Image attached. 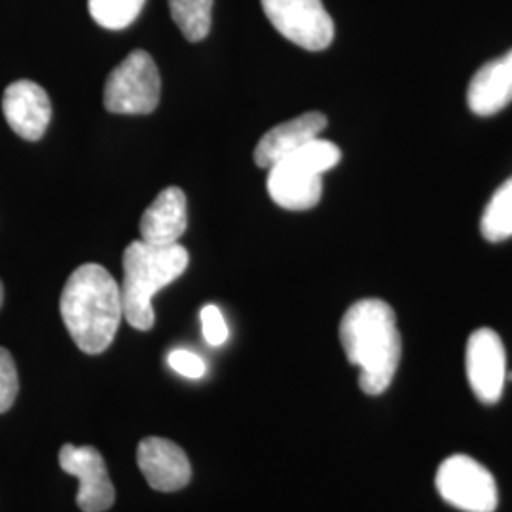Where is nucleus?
I'll use <instances>...</instances> for the list:
<instances>
[{
  "instance_id": "obj_4",
  "label": "nucleus",
  "mask_w": 512,
  "mask_h": 512,
  "mask_svg": "<svg viewBox=\"0 0 512 512\" xmlns=\"http://www.w3.org/2000/svg\"><path fill=\"white\" fill-rule=\"evenodd\" d=\"M340 158L342 152L334 143L313 139L268 169L270 198L289 211L313 209L323 196V173L338 164Z\"/></svg>"
},
{
  "instance_id": "obj_6",
  "label": "nucleus",
  "mask_w": 512,
  "mask_h": 512,
  "mask_svg": "<svg viewBox=\"0 0 512 512\" xmlns=\"http://www.w3.org/2000/svg\"><path fill=\"white\" fill-rule=\"evenodd\" d=\"M440 497L463 512H494L499 503L494 475L469 456H452L440 463L435 476Z\"/></svg>"
},
{
  "instance_id": "obj_9",
  "label": "nucleus",
  "mask_w": 512,
  "mask_h": 512,
  "mask_svg": "<svg viewBox=\"0 0 512 512\" xmlns=\"http://www.w3.org/2000/svg\"><path fill=\"white\" fill-rule=\"evenodd\" d=\"M59 465L65 473L78 478L76 503L82 512H105L114 505L116 492L97 448L65 444L59 452Z\"/></svg>"
},
{
  "instance_id": "obj_12",
  "label": "nucleus",
  "mask_w": 512,
  "mask_h": 512,
  "mask_svg": "<svg viewBox=\"0 0 512 512\" xmlns=\"http://www.w3.org/2000/svg\"><path fill=\"white\" fill-rule=\"evenodd\" d=\"M329 120L323 112H306L289 122L270 129L255 148V162L262 169H270L289 158L298 148L308 145L327 128Z\"/></svg>"
},
{
  "instance_id": "obj_1",
  "label": "nucleus",
  "mask_w": 512,
  "mask_h": 512,
  "mask_svg": "<svg viewBox=\"0 0 512 512\" xmlns=\"http://www.w3.org/2000/svg\"><path fill=\"white\" fill-rule=\"evenodd\" d=\"M340 342L351 365L359 368L366 395H382L401 363L403 342L393 308L378 298H365L349 308L340 323Z\"/></svg>"
},
{
  "instance_id": "obj_20",
  "label": "nucleus",
  "mask_w": 512,
  "mask_h": 512,
  "mask_svg": "<svg viewBox=\"0 0 512 512\" xmlns=\"http://www.w3.org/2000/svg\"><path fill=\"white\" fill-rule=\"evenodd\" d=\"M167 363L184 378H194V380L202 378L205 370H207L202 357L192 353V351H188V349H175V351H171L169 357H167Z\"/></svg>"
},
{
  "instance_id": "obj_3",
  "label": "nucleus",
  "mask_w": 512,
  "mask_h": 512,
  "mask_svg": "<svg viewBox=\"0 0 512 512\" xmlns=\"http://www.w3.org/2000/svg\"><path fill=\"white\" fill-rule=\"evenodd\" d=\"M188 268V251L181 243L150 245L139 239L124 253V281L120 285L124 317L133 329L154 327L152 298Z\"/></svg>"
},
{
  "instance_id": "obj_7",
  "label": "nucleus",
  "mask_w": 512,
  "mask_h": 512,
  "mask_svg": "<svg viewBox=\"0 0 512 512\" xmlns=\"http://www.w3.org/2000/svg\"><path fill=\"white\" fill-rule=\"evenodd\" d=\"M262 10L283 37L308 52L332 44L334 23L321 0H262Z\"/></svg>"
},
{
  "instance_id": "obj_13",
  "label": "nucleus",
  "mask_w": 512,
  "mask_h": 512,
  "mask_svg": "<svg viewBox=\"0 0 512 512\" xmlns=\"http://www.w3.org/2000/svg\"><path fill=\"white\" fill-rule=\"evenodd\" d=\"M511 103L512 50H509L476 71L467 90V105L476 116H492Z\"/></svg>"
},
{
  "instance_id": "obj_10",
  "label": "nucleus",
  "mask_w": 512,
  "mask_h": 512,
  "mask_svg": "<svg viewBox=\"0 0 512 512\" xmlns=\"http://www.w3.org/2000/svg\"><path fill=\"white\" fill-rule=\"evenodd\" d=\"M8 126L25 141H38L52 120V103L46 90L31 80L10 84L2 97Z\"/></svg>"
},
{
  "instance_id": "obj_2",
  "label": "nucleus",
  "mask_w": 512,
  "mask_h": 512,
  "mask_svg": "<svg viewBox=\"0 0 512 512\" xmlns=\"http://www.w3.org/2000/svg\"><path fill=\"white\" fill-rule=\"evenodd\" d=\"M59 310L74 344L99 355L112 344L124 317L120 285L103 266L82 264L67 279Z\"/></svg>"
},
{
  "instance_id": "obj_14",
  "label": "nucleus",
  "mask_w": 512,
  "mask_h": 512,
  "mask_svg": "<svg viewBox=\"0 0 512 512\" xmlns=\"http://www.w3.org/2000/svg\"><path fill=\"white\" fill-rule=\"evenodd\" d=\"M188 226L186 196L177 186H169L150 203L141 219V236L150 245H175Z\"/></svg>"
},
{
  "instance_id": "obj_19",
  "label": "nucleus",
  "mask_w": 512,
  "mask_h": 512,
  "mask_svg": "<svg viewBox=\"0 0 512 512\" xmlns=\"http://www.w3.org/2000/svg\"><path fill=\"white\" fill-rule=\"evenodd\" d=\"M202 325L203 336H205L209 346L217 348V346H222L228 340V325L224 321L222 311L217 306L209 304V306L203 308Z\"/></svg>"
},
{
  "instance_id": "obj_17",
  "label": "nucleus",
  "mask_w": 512,
  "mask_h": 512,
  "mask_svg": "<svg viewBox=\"0 0 512 512\" xmlns=\"http://www.w3.org/2000/svg\"><path fill=\"white\" fill-rule=\"evenodd\" d=\"M145 0H88L93 21L110 31L129 27L139 18Z\"/></svg>"
},
{
  "instance_id": "obj_5",
  "label": "nucleus",
  "mask_w": 512,
  "mask_h": 512,
  "mask_svg": "<svg viewBox=\"0 0 512 512\" xmlns=\"http://www.w3.org/2000/svg\"><path fill=\"white\" fill-rule=\"evenodd\" d=\"M162 78L160 71L145 50H135L112 69L103 101L105 109L114 114H150L160 103Z\"/></svg>"
},
{
  "instance_id": "obj_15",
  "label": "nucleus",
  "mask_w": 512,
  "mask_h": 512,
  "mask_svg": "<svg viewBox=\"0 0 512 512\" xmlns=\"http://www.w3.org/2000/svg\"><path fill=\"white\" fill-rule=\"evenodd\" d=\"M480 230L492 243L512 238V177L495 190L482 213Z\"/></svg>"
},
{
  "instance_id": "obj_16",
  "label": "nucleus",
  "mask_w": 512,
  "mask_h": 512,
  "mask_svg": "<svg viewBox=\"0 0 512 512\" xmlns=\"http://www.w3.org/2000/svg\"><path fill=\"white\" fill-rule=\"evenodd\" d=\"M169 10L186 40L200 42L209 35L213 0H169Z\"/></svg>"
},
{
  "instance_id": "obj_8",
  "label": "nucleus",
  "mask_w": 512,
  "mask_h": 512,
  "mask_svg": "<svg viewBox=\"0 0 512 512\" xmlns=\"http://www.w3.org/2000/svg\"><path fill=\"white\" fill-rule=\"evenodd\" d=\"M467 380L480 403H499L507 382V353L501 336L478 329L469 336L465 351Z\"/></svg>"
},
{
  "instance_id": "obj_11",
  "label": "nucleus",
  "mask_w": 512,
  "mask_h": 512,
  "mask_svg": "<svg viewBox=\"0 0 512 512\" xmlns=\"http://www.w3.org/2000/svg\"><path fill=\"white\" fill-rule=\"evenodd\" d=\"M137 463L150 488L158 492L183 490L192 476L183 448L162 437H148L139 442Z\"/></svg>"
},
{
  "instance_id": "obj_21",
  "label": "nucleus",
  "mask_w": 512,
  "mask_h": 512,
  "mask_svg": "<svg viewBox=\"0 0 512 512\" xmlns=\"http://www.w3.org/2000/svg\"><path fill=\"white\" fill-rule=\"evenodd\" d=\"M4 302V287H2V281H0V306Z\"/></svg>"
},
{
  "instance_id": "obj_18",
  "label": "nucleus",
  "mask_w": 512,
  "mask_h": 512,
  "mask_svg": "<svg viewBox=\"0 0 512 512\" xmlns=\"http://www.w3.org/2000/svg\"><path fill=\"white\" fill-rule=\"evenodd\" d=\"M18 368L8 349L0 348V414L8 412L18 397Z\"/></svg>"
}]
</instances>
